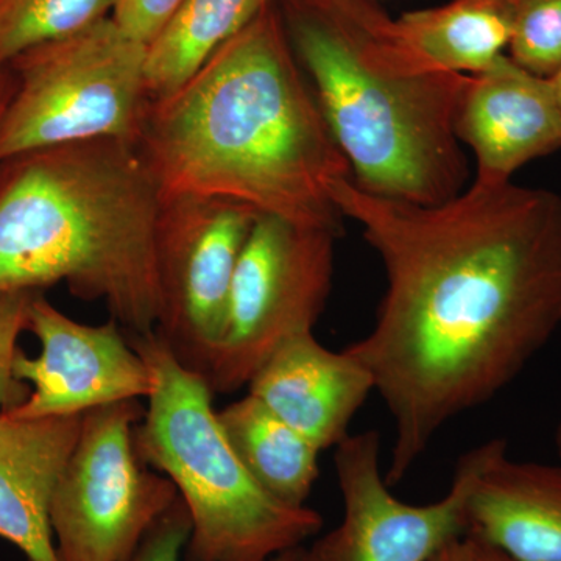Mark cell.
<instances>
[{
	"label": "cell",
	"instance_id": "obj_1",
	"mask_svg": "<svg viewBox=\"0 0 561 561\" xmlns=\"http://www.w3.org/2000/svg\"><path fill=\"white\" fill-rule=\"evenodd\" d=\"M364 230L387 287L375 323L346 350L393 421L386 479L408 478L451 421L493 401L561 328V197L476 181L416 205L332 184Z\"/></svg>",
	"mask_w": 561,
	"mask_h": 561
},
{
	"label": "cell",
	"instance_id": "obj_2",
	"mask_svg": "<svg viewBox=\"0 0 561 561\" xmlns=\"http://www.w3.org/2000/svg\"><path fill=\"white\" fill-rule=\"evenodd\" d=\"M162 195H210L339 232L351 176L273 5L192 79L150 101L138 140Z\"/></svg>",
	"mask_w": 561,
	"mask_h": 561
},
{
	"label": "cell",
	"instance_id": "obj_3",
	"mask_svg": "<svg viewBox=\"0 0 561 561\" xmlns=\"http://www.w3.org/2000/svg\"><path fill=\"white\" fill-rule=\"evenodd\" d=\"M0 291L65 280L128 334L158 321L154 245L164 195L138 144L95 139L2 162Z\"/></svg>",
	"mask_w": 561,
	"mask_h": 561
},
{
	"label": "cell",
	"instance_id": "obj_4",
	"mask_svg": "<svg viewBox=\"0 0 561 561\" xmlns=\"http://www.w3.org/2000/svg\"><path fill=\"white\" fill-rule=\"evenodd\" d=\"M290 44L362 190L416 205L465 191L457 111L470 76L424 68L367 0H295Z\"/></svg>",
	"mask_w": 561,
	"mask_h": 561
},
{
	"label": "cell",
	"instance_id": "obj_5",
	"mask_svg": "<svg viewBox=\"0 0 561 561\" xmlns=\"http://www.w3.org/2000/svg\"><path fill=\"white\" fill-rule=\"evenodd\" d=\"M125 335L154 378L135 430L136 454L186 505L192 527L184 561H271L319 535V512L275 500L243 468L206 379L181 365L157 332Z\"/></svg>",
	"mask_w": 561,
	"mask_h": 561
},
{
	"label": "cell",
	"instance_id": "obj_6",
	"mask_svg": "<svg viewBox=\"0 0 561 561\" xmlns=\"http://www.w3.org/2000/svg\"><path fill=\"white\" fill-rule=\"evenodd\" d=\"M147 46L103 18L14 58L0 116V164L28 151L119 139L138 144L149 106Z\"/></svg>",
	"mask_w": 561,
	"mask_h": 561
},
{
	"label": "cell",
	"instance_id": "obj_7",
	"mask_svg": "<svg viewBox=\"0 0 561 561\" xmlns=\"http://www.w3.org/2000/svg\"><path fill=\"white\" fill-rule=\"evenodd\" d=\"M337 236L257 216L236 267L224 334L205 375L214 393L242 390L283 343L313 331L330 297Z\"/></svg>",
	"mask_w": 561,
	"mask_h": 561
},
{
	"label": "cell",
	"instance_id": "obj_8",
	"mask_svg": "<svg viewBox=\"0 0 561 561\" xmlns=\"http://www.w3.org/2000/svg\"><path fill=\"white\" fill-rule=\"evenodd\" d=\"M140 400L83 413L79 442L50 505L60 561H127L179 497L173 483L139 460Z\"/></svg>",
	"mask_w": 561,
	"mask_h": 561
},
{
	"label": "cell",
	"instance_id": "obj_9",
	"mask_svg": "<svg viewBox=\"0 0 561 561\" xmlns=\"http://www.w3.org/2000/svg\"><path fill=\"white\" fill-rule=\"evenodd\" d=\"M260 214L210 195H164L158 220L154 332L205 378L221 341L236 267Z\"/></svg>",
	"mask_w": 561,
	"mask_h": 561
},
{
	"label": "cell",
	"instance_id": "obj_10",
	"mask_svg": "<svg viewBox=\"0 0 561 561\" xmlns=\"http://www.w3.org/2000/svg\"><path fill=\"white\" fill-rule=\"evenodd\" d=\"M501 442L491 438L470 449L457 463L448 493L416 505L391 491L382 471L379 432L350 434L334 448L342 522L305 546L301 561H430L467 537L472 489Z\"/></svg>",
	"mask_w": 561,
	"mask_h": 561
},
{
	"label": "cell",
	"instance_id": "obj_11",
	"mask_svg": "<svg viewBox=\"0 0 561 561\" xmlns=\"http://www.w3.org/2000/svg\"><path fill=\"white\" fill-rule=\"evenodd\" d=\"M27 331L41 343L38 357L18 351L13 373L31 383L27 400L10 409L14 419L83 415L114 402L149 398L153 373L116 320L87 324L69 319L35 295Z\"/></svg>",
	"mask_w": 561,
	"mask_h": 561
},
{
	"label": "cell",
	"instance_id": "obj_12",
	"mask_svg": "<svg viewBox=\"0 0 561 561\" xmlns=\"http://www.w3.org/2000/svg\"><path fill=\"white\" fill-rule=\"evenodd\" d=\"M456 131L474 151L476 181H512L527 162L561 149V103L552 79L535 76L502 55L468 79Z\"/></svg>",
	"mask_w": 561,
	"mask_h": 561
},
{
	"label": "cell",
	"instance_id": "obj_13",
	"mask_svg": "<svg viewBox=\"0 0 561 561\" xmlns=\"http://www.w3.org/2000/svg\"><path fill=\"white\" fill-rule=\"evenodd\" d=\"M247 390L327 451L348 437L351 423L375 391V382L348 350L327 348L312 331L283 343Z\"/></svg>",
	"mask_w": 561,
	"mask_h": 561
},
{
	"label": "cell",
	"instance_id": "obj_14",
	"mask_svg": "<svg viewBox=\"0 0 561 561\" xmlns=\"http://www.w3.org/2000/svg\"><path fill=\"white\" fill-rule=\"evenodd\" d=\"M83 415L14 419L0 412V538L27 561H60L50 505Z\"/></svg>",
	"mask_w": 561,
	"mask_h": 561
},
{
	"label": "cell",
	"instance_id": "obj_15",
	"mask_svg": "<svg viewBox=\"0 0 561 561\" xmlns=\"http://www.w3.org/2000/svg\"><path fill=\"white\" fill-rule=\"evenodd\" d=\"M468 535L513 561H561V463L513 459L502 438L468 505Z\"/></svg>",
	"mask_w": 561,
	"mask_h": 561
},
{
	"label": "cell",
	"instance_id": "obj_16",
	"mask_svg": "<svg viewBox=\"0 0 561 561\" xmlns=\"http://www.w3.org/2000/svg\"><path fill=\"white\" fill-rule=\"evenodd\" d=\"M394 41L435 72L474 76L489 69L511 41L505 0H453L389 18Z\"/></svg>",
	"mask_w": 561,
	"mask_h": 561
},
{
	"label": "cell",
	"instance_id": "obj_17",
	"mask_svg": "<svg viewBox=\"0 0 561 561\" xmlns=\"http://www.w3.org/2000/svg\"><path fill=\"white\" fill-rule=\"evenodd\" d=\"M217 416L251 478L284 504L306 505L319 479L320 449L249 391Z\"/></svg>",
	"mask_w": 561,
	"mask_h": 561
},
{
	"label": "cell",
	"instance_id": "obj_18",
	"mask_svg": "<svg viewBox=\"0 0 561 561\" xmlns=\"http://www.w3.org/2000/svg\"><path fill=\"white\" fill-rule=\"evenodd\" d=\"M275 0H183L147 46L150 101L183 87L198 69Z\"/></svg>",
	"mask_w": 561,
	"mask_h": 561
},
{
	"label": "cell",
	"instance_id": "obj_19",
	"mask_svg": "<svg viewBox=\"0 0 561 561\" xmlns=\"http://www.w3.org/2000/svg\"><path fill=\"white\" fill-rule=\"evenodd\" d=\"M116 0H0V72L24 51L103 20Z\"/></svg>",
	"mask_w": 561,
	"mask_h": 561
},
{
	"label": "cell",
	"instance_id": "obj_20",
	"mask_svg": "<svg viewBox=\"0 0 561 561\" xmlns=\"http://www.w3.org/2000/svg\"><path fill=\"white\" fill-rule=\"evenodd\" d=\"M511 21V58L538 77L561 69V0H505Z\"/></svg>",
	"mask_w": 561,
	"mask_h": 561
},
{
	"label": "cell",
	"instance_id": "obj_21",
	"mask_svg": "<svg viewBox=\"0 0 561 561\" xmlns=\"http://www.w3.org/2000/svg\"><path fill=\"white\" fill-rule=\"evenodd\" d=\"M39 291H0V412L16 408L27 400V383L14 378L18 339L27 331L28 312Z\"/></svg>",
	"mask_w": 561,
	"mask_h": 561
},
{
	"label": "cell",
	"instance_id": "obj_22",
	"mask_svg": "<svg viewBox=\"0 0 561 561\" xmlns=\"http://www.w3.org/2000/svg\"><path fill=\"white\" fill-rule=\"evenodd\" d=\"M191 527L190 513L179 496L172 507L154 523L127 561H183ZM302 548L280 553L271 561H301Z\"/></svg>",
	"mask_w": 561,
	"mask_h": 561
},
{
	"label": "cell",
	"instance_id": "obj_23",
	"mask_svg": "<svg viewBox=\"0 0 561 561\" xmlns=\"http://www.w3.org/2000/svg\"><path fill=\"white\" fill-rule=\"evenodd\" d=\"M181 2L183 0H116L111 18L131 38L149 46Z\"/></svg>",
	"mask_w": 561,
	"mask_h": 561
},
{
	"label": "cell",
	"instance_id": "obj_24",
	"mask_svg": "<svg viewBox=\"0 0 561 561\" xmlns=\"http://www.w3.org/2000/svg\"><path fill=\"white\" fill-rule=\"evenodd\" d=\"M430 561H476L474 548L470 537L460 538L442 549L437 556L432 557Z\"/></svg>",
	"mask_w": 561,
	"mask_h": 561
},
{
	"label": "cell",
	"instance_id": "obj_25",
	"mask_svg": "<svg viewBox=\"0 0 561 561\" xmlns=\"http://www.w3.org/2000/svg\"><path fill=\"white\" fill-rule=\"evenodd\" d=\"M468 537H470L472 548H474L476 561H513L501 549L494 548L481 538L472 537V535H468Z\"/></svg>",
	"mask_w": 561,
	"mask_h": 561
},
{
	"label": "cell",
	"instance_id": "obj_26",
	"mask_svg": "<svg viewBox=\"0 0 561 561\" xmlns=\"http://www.w3.org/2000/svg\"><path fill=\"white\" fill-rule=\"evenodd\" d=\"M11 91V83L5 80V77L0 72V116H2L3 106H5L7 101H9V95Z\"/></svg>",
	"mask_w": 561,
	"mask_h": 561
},
{
	"label": "cell",
	"instance_id": "obj_27",
	"mask_svg": "<svg viewBox=\"0 0 561 561\" xmlns=\"http://www.w3.org/2000/svg\"><path fill=\"white\" fill-rule=\"evenodd\" d=\"M552 83L553 87H556L557 98H559L561 103V69L556 73V76L552 77Z\"/></svg>",
	"mask_w": 561,
	"mask_h": 561
},
{
	"label": "cell",
	"instance_id": "obj_28",
	"mask_svg": "<svg viewBox=\"0 0 561 561\" xmlns=\"http://www.w3.org/2000/svg\"><path fill=\"white\" fill-rule=\"evenodd\" d=\"M556 446L557 451H559V456L561 457V421L559 423V426H557L556 431Z\"/></svg>",
	"mask_w": 561,
	"mask_h": 561
}]
</instances>
